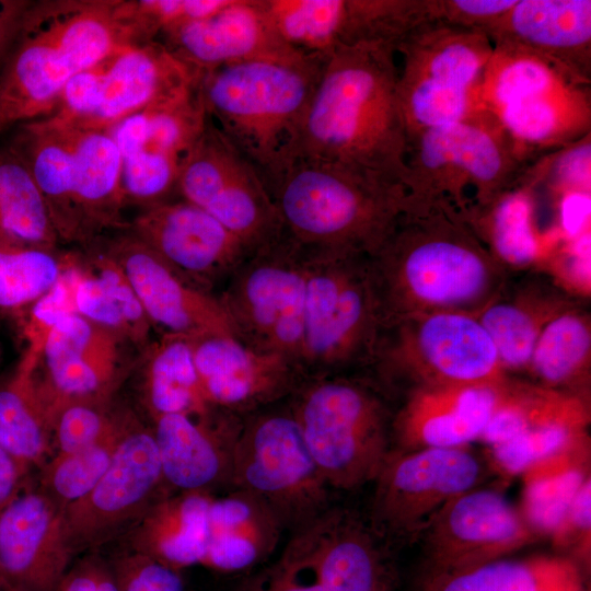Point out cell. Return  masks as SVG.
<instances>
[{
  "label": "cell",
  "instance_id": "obj_1",
  "mask_svg": "<svg viewBox=\"0 0 591 591\" xmlns=\"http://www.w3.org/2000/svg\"><path fill=\"white\" fill-rule=\"evenodd\" d=\"M384 327L434 312L477 315L509 273L472 227L438 206H407L369 256Z\"/></svg>",
  "mask_w": 591,
  "mask_h": 591
},
{
  "label": "cell",
  "instance_id": "obj_2",
  "mask_svg": "<svg viewBox=\"0 0 591 591\" xmlns=\"http://www.w3.org/2000/svg\"><path fill=\"white\" fill-rule=\"evenodd\" d=\"M397 77L393 44L360 42L337 48L323 62L291 161L344 164L402 184L407 135Z\"/></svg>",
  "mask_w": 591,
  "mask_h": 591
},
{
  "label": "cell",
  "instance_id": "obj_3",
  "mask_svg": "<svg viewBox=\"0 0 591 591\" xmlns=\"http://www.w3.org/2000/svg\"><path fill=\"white\" fill-rule=\"evenodd\" d=\"M136 44L120 0L32 2L0 70V132L46 117L72 78Z\"/></svg>",
  "mask_w": 591,
  "mask_h": 591
},
{
  "label": "cell",
  "instance_id": "obj_4",
  "mask_svg": "<svg viewBox=\"0 0 591 591\" xmlns=\"http://www.w3.org/2000/svg\"><path fill=\"white\" fill-rule=\"evenodd\" d=\"M281 234L310 251L372 255L405 208L403 185L344 164L293 159L266 184Z\"/></svg>",
  "mask_w": 591,
  "mask_h": 591
},
{
  "label": "cell",
  "instance_id": "obj_5",
  "mask_svg": "<svg viewBox=\"0 0 591 591\" xmlns=\"http://www.w3.org/2000/svg\"><path fill=\"white\" fill-rule=\"evenodd\" d=\"M322 66L313 59L253 60L200 72L207 115L265 186L291 161Z\"/></svg>",
  "mask_w": 591,
  "mask_h": 591
},
{
  "label": "cell",
  "instance_id": "obj_6",
  "mask_svg": "<svg viewBox=\"0 0 591 591\" xmlns=\"http://www.w3.org/2000/svg\"><path fill=\"white\" fill-rule=\"evenodd\" d=\"M530 164L497 116L475 104L460 121L407 141L405 206H438L467 222L514 186Z\"/></svg>",
  "mask_w": 591,
  "mask_h": 591
},
{
  "label": "cell",
  "instance_id": "obj_7",
  "mask_svg": "<svg viewBox=\"0 0 591 591\" xmlns=\"http://www.w3.org/2000/svg\"><path fill=\"white\" fill-rule=\"evenodd\" d=\"M303 250V379L370 369L384 323L369 256Z\"/></svg>",
  "mask_w": 591,
  "mask_h": 591
},
{
  "label": "cell",
  "instance_id": "obj_8",
  "mask_svg": "<svg viewBox=\"0 0 591 591\" xmlns=\"http://www.w3.org/2000/svg\"><path fill=\"white\" fill-rule=\"evenodd\" d=\"M288 403L329 487L375 479L391 452L393 417L376 389L355 374L304 378Z\"/></svg>",
  "mask_w": 591,
  "mask_h": 591
},
{
  "label": "cell",
  "instance_id": "obj_9",
  "mask_svg": "<svg viewBox=\"0 0 591 591\" xmlns=\"http://www.w3.org/2000/svg\"><path fill=\"white\" fill-rule=\"evenodd\" d=\"M493 51L484 32L438 19L419 24L398 43L397 96L407 141L468 114Z\"/></svg>",
  "mask_w": 591,
  "mask_h": 591
},
{
  "label": "cell",
  "instance_id": "obj_10",
  "mask_svg": "<svg viewBox=\"0 0 591 591\" xmlns=\"http://www.w3.org/2000/svg\"><path fill=\"white\" fill-rule=\"evenodd\" d=\"M230 488L263 501L293 533L328 508V488L304 442L288 398L242 418Z\"/></svg>",
  "mask_w": 591,
  "mask_h": 591
},
{
  "label": "cell",
  "instance_id": "obj_11",
  "mask_svg": "<svg viewBox=\"0 0 591 591\" xmlns=\"http://www.w3.org/2000/svg\"><path fill=\"white\" fill-rule=\"evenodd\" d=\"M370 369L381 379L419 386L505 381L497 350L476 315L434 312L384 327Z\"/></svg>",
  "mask_w": 591,
  "mask_h": 591
},
{
  "label": "cell",
  "instance_id": "obj_12",
  "mask_svg": "<svg viewBox=\"0 0 591 591\" xmlns=\"http://www.w3.org/2000/svg\"><path fill=\"white\" fill-rule=\"evenodd\" d=\"M305 274V251L280 234L253 251L217 293L236 338L285 357L299 372Z\"/></svg>",
  "mask_w": 591,
  "mask_h": 591
},
{
  "label": "cell",
  "instance_id": "obj_13",
  "mask_svg": "<svg viewBox=\"0 0 591 591\" xmlns=\"http://www.w3.org/2000/svg\"><path fill=\"white\" fill-rule=\"evenodd\" d=\"M486 462L471 447L391 450L379 474L370 525L382 537L420 536L453 499L482 485Z\"/></svg>",
  "mask_w": 591,
  "mask_h": 591
},
{
  "label": "cell",
  "instance_id": "obj_14",
  "mask_svg": "<svg viewBox=\"0 0 591 591\" xmlns=\"http://www.w3.org/2000/svg\"><path fill=\"white\" fill-rule=\"evenodd\" d=\"M176 193L253 250L281 234L275 206L258 171L209 116L181 166Z\"/></svg>",
  "mask_w": 591,
  "mask_h": 591
},
{
  "label": "cell",
  "instance_id": "obj_15",
  "mask_svg": "<svg viewBox=\"0 0 591 591\" xmlns=\"http://www.w3.org/2000/svg\"><path fill=\"white\" fill-rule=\"evenodd\" d=\"M198 81L107 130L121 155L125 204L148 207L176 192L181 166L208 119Z\"/></svg>",
  "mask_w": 591,
  "mask_h": 591
},
{
  "label": "cell",
  "instance_id": "obj_16",
  "mask_svg": "<svg viewBox=\"0 0 591 591\" xmlns=\"http://www.w3.org/2000/svg\"><path fill=\"white\" fill-rule=\"evenodd\" d=\"M589 421L587 398L508 378L478 441L486 445L496 471L520 476L587 438Z\"/></svg>",
  "mask_w": 591,
  "mask_h": 591
},
{
  "label": "cell",
  "instance_id": "obj_17",
  "mask_svg": "<svg viewBox=\"0 0 591 591\" xmlns=\"http://www.w3.org/2000/svg\"><path fill=\"white\" fill-rule=\"evenodd\" d=\"M200 71L163 43L124 47L79 73L70 89L74 128L107 131L121 119L196 83Z\"/></svg>",
  "mask_w": 591,
  "mask_h": 591
},
{
  "label": "cell",
  "instance_id": "obj_18",
  "mask_svg": "<svg viewBox=\"0 0 591 591\" xmlns=\"http://www.w3.org/2000/svg\"><path fill=\"white\" fill-rule=\"evenodd\" d=\"M162 483L152 428L127 417L105 474L86 496L61 509L63 536L73 555L135 525L160 499L155 496Z\"/></svg>",
  "mask_w": 591,
  "mask_h": 591
},
{
  "label": "cell",
  "instance_id": "obj_19",
  "mask_svg": "<svg viewBox=\"0 0 591 591\" xmlns=\"http://www.w3.org/2000/svg\"><path fill=\"white\" fill-rule=\"evenodd\" d=\"M420 536L434 576L507 558L536 535L501 491L480 485L449 502Z\"/></svg>",
  "mask_w": 591,
  "mask_h": 591
},
{
  "label": "cell",
  "instance_id": "obj_20",
  "mask_svg": "<svg viewBox=\"0 0 591 591\" xmlns=\"http://www.w3.org/2000/svg\"><path fill=\"white\" fill-rule=\"evenodd\" d=\"M129 346L78 313L55 325L33 364L36 387L51 417L68 403L105 402L127 373L124 351Z\"/></svg>",
  "mask_w": 591,
  "mask_h": 591
},
{
  "label": "cell",
  "instance_id": "obj_21",
  "mask_svg": "<svg viewBox=\"0 0 591 591\" xmlns=\"http://www.w3.org/2000/svg\"><path fill=\"white\" fill-rule=\"evenodd\" d=\"M128 228L183 277L215 294L255 251L182 198L144 207Z\"/></svg>",
  "mask_w": 591,
  "mask_h": 591
},
{
  "label": "cell",
  "instance_id": "obj_22",
  "mask_svg": "<svg viewBox=\"0 0 591 591\" xmlns=\"http://www.w3.org/2000/svg\"><path fill=\"white\" fill-rule=\"evenodd\" d=\"M106 253L120 267L161 334L186 338L234 335L217 294L183 277L130 232L112 241Z\"/></svg>",
  "mask_w": 591,
  "mask_h": 591
},
{
  "label": "cell",
  "instance_id": "obj_23",
  "mask_svg": "<svg viewBox=\"0 0 591 591\" xmlns=\"http://www.w3.org/2000/svg\"><path fill=\"white\" fill-rule=\"evenodd\" d=\"M190 340L207 404L244 417L287 399L303 380L285 357L254 349L234 335H206Z\"/></svg>",
  "mask_w": 591,
  "mask_h": 591
},
{
  "label": "cell",
  "instance_id": "obj_24",
  "mask_svg": "<svg viewBox=\"0 0 591 591\" xmlns=\"http://www.w3.org/2000/svg\"><path fill=\"white\" fill-rule=\"evenodd\" d=\"M61 508L42 490L21 491L0 511V580L18 591H56L71 567Z\"/></svg>",
  "mask_w": 591,
  "mask_h": 591
},
{
  "label": "cell",
  "instance_id": "obj_25",
  "mask_svg": "<svg viewBox=\"0 0 591 591\" xmlns=\"http://www.w3.org/2000/svg\"><path fill=\"white\" fill-rule=\"evenodd\" d=\"M312 563L321 591H391L383 538L355 513L328 508L290 540Z\"/></svg>",
  "mask_w": 591,
  "mask_h": 591
},
{
  "label": "cell",
  "instance_id": "obj_26",
  "mask_svg": "<svg viewBox=\"0 0 591 591\" xmlns=\"http://www.w3.org/2000/svg\"><path fill=\"white\" fill-rule=\"evenodd\" d=\"M507 379L494 384L408 390L392 417L391 436L396 450L463 448L478 441L501 398Z\"/></svg>",
  "mask_w": 591,
  "mask_h": 591
},
{
  "label": "cell",
  "instance_id": "obj_27",
  "mask_svg": "<svg viewBox=\"0 0 591 591\" xmlns=\"http://www.w3.org/2000/svg\"><path fill=\"white\" fill-rule=\"evenodd\" d=\"M242 418L220 410L153 419L164 483L178 491L229 487Z\"/></svg>",
  "mask_w": 591,
  "mask_h": 591
},
{
  "label": "cell",
  "instance_id": "obj_28",
  "mask_svg": "<svg viewBox=\"0 0 591 591\" xmlns=\"http://www.w3.org/2000/svg\"><path fill=\"white\" fill-rule=\"evenodd\" d=\"M487 36L494 47L533 54L575 81L590 83V0H517Z\"/></svg>",
  "mask_w": 591,
  "mask_h": 591
},
{
  "label": "cell",
  "instance_id": "obj_29",
  "mask_svg": "<svg viewBox=\"0 0 591 591\" xmlns=\"http://www.w3.org/2000/svg\"><path fill=\"white\" fill-rule=\"evenodd\" d=\"M163 36L171 51L200 72L253 60L309 59L280 39L259 0H229L216 13Z\"/></svg>",
  "mask_w": 591,
  "mask_h": 591
},
{
  "label": "cell",
  "instance_id": "obj_30",
  "mask_svg": "<svg viewBox=\"0 0 591 591\" xmlns=\"http://www.w3.org/2000/svg\"><path fill=\"white\" fill-rule=\"evenodd\" d=\"M572 304L570 296L541 273L514 285L508 281L502 292L476 316L509 376V373H525L545 325Z\"/></svg>",
  "mask_w": 591,
  "mask_h": 591
},
{
  "label": "cell",
  "instance_id": "obj_31",
  "mask_svg": "<svg viewBox=\"0 0 591 591\" xmlns=\"http://www.w3.org/2000/svg\"><path fill=\"white\" fill-rule=\"evenodd\" d=\"M283 530L274 512L243 489L213 496L202 566L223 573L252 569L274 553Z\"/></svg>",
  "mask_w": 591,
  "mask_h": 591
},
{
  "label": "cell",
  "instance_id": "obj_32",
  "mask_svg": "<svg viewBox=\"0 0 591 591\" xmlns=\"http://www.w3.org/2000/svg\"><path fill=\"white\" fill-rule=\"evenodd\" d=\"M68 127L73 202L82 242L92 243L106 230L127 227L121 217V155L108 131Z\"/></svg>",
  "mask_w": 591,
  "mask_h": 591
},
{
  "label": "cell",
  "instance_id": "obj_33",
  "mask_svg": "<svg viewBox=\"0 0 591 591\" xmlns=\"http://www.w3.org/2000/svg\"><path fill=\"white\" fill-rule=\"evenodd\" d=\"M212 497L204 491H178L158 499L131 530L132 552L178 571L202 566Z\"/></svg>",
  "mask_w": 591,
  "mask_h": 591
},
{
  "label": "cell",
  "instance_id": "obj_34",
  "mask_svg": "<svg viewBox=\"0 0 591 591\" xmlns=\"http://www.w3.org/2000/svg\"><path fill=\"white\" fill-rule=\"evenodd\" d=\"M11 147L31 171L60 241L82 242L72 190V150L67 125L43 117L19 126Z\"/></svg>",
  "mask_w": 591,
  "mask_h": 591
},
{
  "label": "cell",
  "instance_id": "obj_35",
  "mask_svg": "<svg viewBox=\"0 0 591 591\" xmlns=\"http://www.w3.org/2000/svg\"><path fill=\"white\" fill-rule=\"evenodd\" d=\"M76 311L142 351L153 329L120 267L105 252L82 263L74 293Z\"/></svg>",
  "mask_w": 591,
  "mask_h": 591
},
{
  "label": "cell",
  "instance_id": "obj_36",
  "mask_svg": "<svg viewBox=\"0 0 591 591\" xmlns=\"http://www.w3.org/2000/svg\"><path fill=\"white\" fill-rule=\"evenodd\" d=\"M534 219L533 196L520 178L467 223L493 257L511 273L537 268L547 254Z\"/></svg>",
  "mask_w": 591,
  "mask_h": 591
},
{
  "label": "cell",
  "instance_id": "obj_37",
  "mask_svg": "<svg viewBox=\"0 0 591 591\" xmlns=\"http://www.w3.org/2000/svg\"><path fill=\"white\" fill-rule=\"evenodd\" d=\"M142 395L152 419L170 414H207L190 340L161 334L140 352Z\"/></svg>",
  "mask_w": 591,
  "mask_h": 591
},
{
  "label": "cell",
  "instance_id": "obj_38",
  "mask_svg": "<svg viewBox=\"0 0 591 591\" xmlns=\"http://www.w3.org/2000/svg\"><path fill=\"white\" fill-rule=\"evenodd\" d=\"M570 559L535 556L501 558L450 573L428 576L424 591H583Z\"/></svg>",
  "mask_w": 591,
  "mask_h": 591
},
{
  "label": "cell",
  "instance_id": "obj_39",
  "mask_svg": "<svg viewBox=\"0 0 591 591\" xmlns=\"http://www.w3.org/2000/svg\"><path fill=\"white\" fill-rule=\"evenodd\" d=\"M586 438L525 470L520 512L535 533L553 536L582 485L590 479Z\"/></svg>",
  "mask_w": 591,
  "mask_h": 591
},
{
  "label": "cell",
  "instance_id": "obj_40",
  "mask_svg": "<svg viewBox=\"0 0 591 591\" xmlns=\"http://www.w3.org/2000/svg\"><path fill=\"white\" fill-rule=\"evenodd\" d=\"M591 320L576 304L554 316L543 328L526 374L534 384L582 396L590 378Z\"/></svg>",
  "mask_w": 591,
  "mask_h": 591
},
{
  "label": "cell",
  "instance_id": "obj_41",
  "mask_svg": "<svg viewBox=\"0 0 591 591\" xmlns=\"http://www.w3.org/2000/svg\"><path fill=\"white\" fill-rule=\"evenodd\" d=\"M33 358L24 355L13 374L0 380V448L26 468L49 450L51 415L33 378Z\"/></svg>",
  "mask_w": 591,
  "mask_h": 591
},
{
  "label": "cell",
  "instance_id": "obj_42",
  "mask_svg": "<svg viewBox=\"0 0 591 591\" xmlns=\"http://www.w3.org/2000/svg\"><path fill=\"white\" fill-rule=\"evenodd\" d=\"M0 235L46 250L60 242L31 171L11 146L0 149Z\"/></svg>",
  "mask_w": 591,
  "mask_h": 591
},
{
  "label": "cell",
  "instance_id": "obj_43",
  "mask_svg": "<svg viewBox=\"0 0 591 591\" xmlns=\"http://www.w3.org/2000/svg\"><path fill=\"white\" fill-rule=\"evenodd\" d=\"M68 256L0 235V313L16 317L60 277Z\"/></svg>",
  "mask_w": 591,
  "mask_h": 591
},
{
  "label": "cell",
  "instance_id": "obj_44",
  "mask_svg": "<svg viewBox=\"0 0 591 591\" xmlns=\"http://www.w3.org/2000/svg\"><path fill=\"white\" fill-rule=\"evenodd\" d=\"M128 416L104 440L72 453H57L46 464L42 490L59 508L86 496L107 471Z\"/></svg>",
  "mask_w": 591,
  "mask_h": 591
},
{
  "label": "cell",
  "instance_id": "obj_45",
  "mask_svg": "<svg viewBox=\"0 0 591 591\" xmlns=\"http://www.w3.org/2000/svg\"><path fill=\"white\" fill-rule=\"evenodd\" d=\"M82 263L68 256L55 285L15 318L27 343L26 354L37 356L49 331L69 315L76 314L74 293Z\"/></svg>",
  "mask_w": 591,
  "mask_h": 591
},
{
  "label": "cell",
  "instance_id": "obj_46",
  "mask_svg": "<svg viewBox=\"0 0 591 591\" xmlns=\"http://www.w3.org/2000/svg\"><path fill=\"white\" fill-rule=\"evenodd\" d=\"M229 0H124L125 16L140 43L155 40L186 23L207 18Z\"/></svg>",
  "mask_w": 591,
  "mask_h": 591
},
{
  "label": "cell",
  "instance_id": "obj_47",
  "mask_svg": "<svg viewBox=\"0 0 591 591\" xmlns=\"http://www.w3.org/2000/svg\"><path fill=\"white\" fill-rule=\"evenodd\" d=\"M121 415H112L104 402H72L53 416L51 431L58 453H72L91 447L112 434Z\"/></svg>",
  "mask_w": 591,
  "mask_h": 591
},
{
  "label": "cell",
  "instance_id": "obj_48",
  "mask_svg": "<svg viewBox=\"0 0 591 591\" xmlns=\"http://www.w3.org/2000/svg\"><path fill=\"white\" fill-rule=\"evenodd\" d=\"M232 591H321L309 558L291 542L279 558L241 580Z\"/></svg>",
  "mask_w": 591,
  "mask_h": 591
},
{
  "label": "cell",
  "instance_id": "obj_49",
  "mask_svg": "<svg viewBox=\"0 0 591 591\" xmlns=\"http://www.w3.org/2000/svg\"><path fill=\"white\" fill-rule=\"evenodd\" d=\"M538 267L568 296L590 297V230L563 241Z\"/></svg>",
  "mask_w": 591,
  "mask_h": 591
},
{
  "label": "cell",
  "instance_id": "obj_50",
  "mask_svg": "<svg viewBox=\"0 0 591 591\" xmlns=\"http://www.w3.org/2000/svg\"><path fill=\"white\" fill-rule=\"evenodd\" d=\"M119 591H186L182 571L131 552L111 566Z\"/></svg>",
  "mask_w": 591,
  "mask_h": 591
},
{
  "label": "cell",
  "instance_id": "obj_51",
  "mask_svg": "<svg viewBox=\"0 0 591 591\" xmlns=\"http://www.w3.org/2000/svg\"><path fill=\"white\" fill-rule=\"evenodd\" d=\"M515 2L517 0H434L436 18L487 35Z\"/></svg>",
  "mask_w": 591,
  "mask_h": 591
},
{
  "label": "cell",
  "instance_id": "obj_52",
  "mask_svg": "<svg viewBox=\"0 0 591 591\" xmlns=\"http://www.w3.org/2000/svg\"><path fill=\"white\" fill-rule=\"evenodd\" d=\"M590 502L591 480L588 479L576 495L560 526L552 536L557 545L575 548L584 560L590 554Z\"/></svg>",
  "mask_w": 591,
  "mask_h": 591
},
{
  "label": "cell",
  "instance_id": "obj_53",
  "mask_svg": "<svg viewBox=\"0 0 591 591\" xmlns=\"http://www.w3.org/2000/svg\"><path fill=\"white\" fill-rule=\"evenodd\" d=\"M590 190L563 188L558 201V233L563 241L590 230Z\"/></svg>",
  "mask_w": 591,
  "mask_h": 591
},
{
  "label": "cell",
  "instance_id": "obj_54",
  "mask_svg": "<svg viewBox=\"0 0 591 591\" xmlns=\"http://www.w3.org/2000/svg\"><path fill=\"white\" fill-rule=\"evenodd\" d=\"M32 1L0 0V70L19 35Z\"/></svg>",
  "mask_w": 591,
  "mask_h": 591
},
{
  "label": "cell",
  "instance_id": "obj_55",
  "mask_svg": "<svg viewBox=\"0 0 591 591\" xmlns=\"http://www.w3.org/2000/svg\"><path fill=\"white\" fill-rule=\"evenodd\" d=\"M103 560L97 557H86L71 566L56 591H99V577Z\"/></svg>",
  "mask_w": 591,
  "mask_h": 591
},
{
  "label": "cell",
  "instance_id": "obj_56",
  "mask_svg": "<svg viewBox=\"0 0 591 591\" xmlns=\"http://www.w3.org/2000/svg\"><path fill=\"white\" fill-rule=\"evenodd\" d=\"M26 467L0 448V511L21 491Z\"/></svg>",
  "mask_w": 591,
  "mask_h": 591
},
{
  "label": "cell",
  "instance_id": "obj_57",
  "mask_svg": "<svg viewBox=\"0 0 591 591\" xmlns=\"http://www.w3.org/2000/svg\"><path fill=\"white\" fill-rule=\"evenodd\" d=\"M0 591H8L7 587L1 580H0Z\"/></svg>",
  "mask_w": 591,
  "mask_h": 591
},
{
  "label": "cell",
  "instance_id": "obj_58",
  "mask_svg": "<svg viewBox=\"0 0 591 591\" xmlns=\"http://www.w3.org/2000/svg\"><path fill=\"white\" fill-rule=\"evenodd\" d=\"M3 583H4V582H3ZM4 586L7 587L8 591H18V590H15V589H13V588L9 587V586H8V584H5V583H4Z\"/></svg>",
  "mask_w": 591,
  "mask_h": 591
},
{
  "label": "cell",
  "instance_id": "obj_59",
  "mask_svg": "<svg viewBox=\"0 0 591 591\" xmlns=\"http://www.w3.org/2000/svg\"><path fill=\"white\" fill-rule=\"evenodd\" d=\"M1 358H2V350H1V345H0V363H1Z\"/></svg>",
  "mask_w": 591,
  "mask_h": 591
}]
</instances>
